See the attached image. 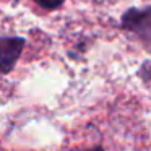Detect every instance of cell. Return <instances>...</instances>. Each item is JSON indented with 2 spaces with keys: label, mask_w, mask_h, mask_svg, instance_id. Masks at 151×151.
<instances>
[{
  "label": "cell",
  "mask_w": 151,
  "mask_h": 151,
  "mask_svg": "<svg viewBox=\"0 0 151 151\" xmlns=\"http://www.w3.org/2000/svg\"><path fill=\"white\" fill-rule=\"evenodd\" d=\"M24 46H26L24 37H12V36L0 37V75H7L13 70Z\"/></svg>",
  "instance_id": "7a4b0ae2"
},
{
  "label": "cell",
  "mask_w": 151,
  "mask_h": 151,
  "mask_svg": "<svg viewBox=\"0 0 151 151\" xmlns=\"http://www.w3.org/2000/svg\"><path fill=\"white\" fill-rule=\"evenodd\" d=\"M39 7L46 8V10H55V8L62 7V4L65 0H34Z\"/></svg>",
  "instance_id": "3957f363"
},
{
  "label": "cell",
  "mask_w": 151,
  "mask_h": 151,
  "mask_svg": "<svg viewBox=\"0 0 151 151\" xmlns=\"http://www.w3.org/2000/svg\"><path fill=\"white\" fill-rule=\"evenodd\" d=\"M80 151H104L102 146H93V148H88V150H80Z\"/></svg>",
  "instance_id": "277c9868"
},
{
  "label": "cell",
  "mask_w": 151,
  "mask_h": 151,
  "mask_svg": "<svg viewBox=\"0 0 151 151\" xmlns=\"http://www.w3.org/2000/svg\"><path fill=\"white\" fill-rule=\"evenodd\" d=\"M120 24L140 41L148 54H151V5L143 8H128L122 15Z\"/></svg>",
  "instance_id": "6da1fadb"
}]
</instances>
